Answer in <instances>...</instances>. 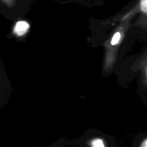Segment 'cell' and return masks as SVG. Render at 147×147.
Returning <instances> with one entry per match:
<instances>
[{
	"instance_id": "cell-1",
	"label": "cell",
	"mask_w": 147,
	"mask_h": 147,
	"mask_svg": "<svg viewBox=\"0 0 147 147\" xmlns=\"http://www.w3.org/2000/svg\"><path fill=\"white\" fill-rule=\"evenodd\" d=\"M29 28V25L28 22L20 21L16 23L14 29V32L18 36H21L27 32Z\"/></svg>"
},
{
	"instance_id": "cell-2",
	"label": "cell",
	"mask_w": 147,
	"mask_h": 147,
	"mask_svg": "<svg viewBox=\"0 0 147 147\" xmlns=\"http://www.w3.org/2000/svg\"><path fill=\"white\" fill-rule=\"evenodd\" d=\"M89 147H107L104 139L100 137H94L87 141Z\"/></svg>"
},
{
	"instance_id": "cell-3",
	"label": "cell",
	"mask_w": 147,
	"mask_h": 147,
	"mask_svg": "<svg viewBox=\"0 0 147 147\" xmlns=\"http://www.w3.org/2000/svg\"><path fill=\"white\" fill-rule=\"evenodd\" d=\"M120 38H121V34H120V33L118 32H116L114 34L113 38L111 39V44L112 45H115L117 44L119 42Z\"/></svg>"
},
{
	"instance_id": "cell-4",
	"label": "cell",
	"mask_w": 147,
	"mask_h": 147,
	"mask_svg": "<svg viewBox=\"0 0 147 147\" xmlns=\"http://www.w3.org/2000/svg\"><path fill=\"white\" fill-rule=\"evenodd\" d=\"M140 7L141 10L146 14L147 12V0H141L140 1Z\"/></svg>"
},
{
	"instance_id": "cell-5",
	"label": "cell",
	"mask_w": 147,
	"mask_h": 147,
	"mask_svg": "<svg viewBox=\"0 0 147 147\" xmlns=\"http://www.w3.org/2000/svg\"><path fill=\"white\" fill-rule=\"evenodd\" d=\"M138 147H147V137H145L143 140H142V141L140 143Z\"/></svg>"
}]
</instances>
